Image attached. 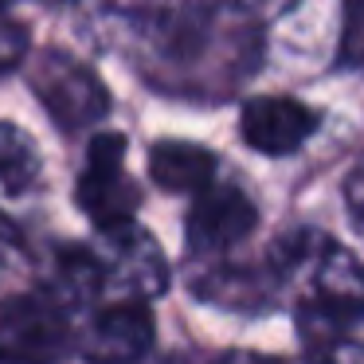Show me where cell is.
<instances>
[{"label":"cell","instance_id":"9c48e42d","mask_svg":"<svg viewBox=\"0 0 364 364\" xmlns=\"http://www.w3.org/2000/svg\"><path fill=\"white\" fill-rule=\"evenodd\" d=\"M149 173L168 192H200L215 176V157L192 141H161L149 149Z\"/></svg>","mask_w":364,"mask_h":364},{"label":"cell","instance_id":"30bf717a","mask_svg":"<svg viewBox=\"0 0 364 364\" xmlns=\"http://www.w3.org/2000/svg\"><path fill=\"white\" fill-rule=\"evenodd\" d=\"M43 294H51L63 309L87 306L90 298H98V294H102V270H98L95 251H87V247L59 251L55 255V270H51V282H48Z\"/></svg>","mask_w":364,"mask_h":364},{"label":"cell","instance_id":"7a4b0ae2","mask_svg":"<svg viewBox=\"0 0 364 364\" xmlns=\"http://www.w3.org/2000/svg\"><path fill=\"white\" fill-rule=\"evenodd\" d=\"M98 270H102V290L114 298H137L149 301L165 294L168 286V262L161 255L157 239L141 231L134 220L102 228V239L95 247Z\"/></svg>","mask_w":364,"mask_h":364},{"label":"cell","instance_id":"ac0fdd59","mask_svg":"<svg viewBox=\"0 0 364 364\" xmlns=\"http://www.w3.org/2000/svg\"><path fill=\"white\" fill-rule=\"evenodd\" d=\"M0 364H32V360H20V356H9V353H0Z\"/></svg>","mask_w":364,"mask_h":364},{"label":"cell","instance_id":"9a60e30c","mask_svg":"<svg viewBox=\"0 0 364 364\" xmlns=\"http://www.w3.org/2000/svg\"><path fill=\"white\" fill-rule=\"evenodd\" d=\"M24 255V239H20V228L0 212V267H9Z\"/></svg>","mask_w":364,"mask_h":364},{"label":"cell","instance_id":"2e32d148","mask_svg":"<svg viewBox=\"0 0 364 364\" xmlns=\"http://www.w3.org/2000/svg\"><path fill=\"white\" fill-rule=\"evenodd\" d=\"M212 364H278V360L259 356V353H223L220 360H212Z\"/></svg>","mask_w":364,"mask_h":364},{"label":"cell","instance_id":"277c9868","mask_svg":"<svg viewBox=\"0 0 364 364\" xmlns=\"http://www.w3.org/2000/svg\"><path fill=\"white\" fill-rule=\"evenodd\" d=\"M71 348L67 309L51 294H20L0 306V353L32 364H55Z\"/></svg>","mask_w":364,"mask_h":364},{"label":"cell","instance_id":"5b68a950","mask_svg":"<svg viewBox=\"0 0 364 364\" xmlns=\"http://www.w3.org/2000/svg\"><path fill=\"white\" fill-rule=\"evenodd\" d=\"M126 141L122 134H98L87 149V168L79 176V208L98 223V228H114V223L134 220L137 204V184L126 176Z\"/></svg>","mask_w":364,"mask_h":364},{"label":"cell","instance_id":"4fadbf2b","mask_svg":"<svg viewBox=\"0 0 364 364\" xmlns=\"http://www.w3.org/2000/svg\"><path fill=\"white\" fill-rule=\"evenodd\" d=\"M28 59V28L0 12V75H9Z\"/></svg>","mask_w":364,"mask_h":364},{"label":"cell","instance_id":"7c38bea8","mask_svg":"<svg viewBox=\"0 0 364 364\" xmlns=\"http://www.w3.org/2000/svg\"><path fill=\"white\" fill-rule=\"evenodd\" d=\"M341 67H364V0H345V28H341Z\"/></svg>","mask_w":364,"mask_h":364},{"label":"cell","instance_id":"ba28073f","mask_svg":"<svg viewBox=\"0 0 364 364\" xmlns=\"http://www.w3.org/2000/svg\"><path fill=\"white\" fill-rule=\"evenodd\" d=\"M317 129V110L306 102L286 95H267L251 98L239 114V134L251 149L267 153V157H286V153L301 149L309 134Z\"/></svg>","mask_w":364,"mask_h":364},{"label":"cell","instance_id":"8fae6325","mask_svg":"<svg viewBox=\"0 0 364 364\" xmlns=\"http://www.w3.org/2000/svg\"><path fill=\"white\" fill-rule=\"evenodd\" d=\"M40 181V149L20 126L0 122V188L28 192Z\"/></svg>","mask_w":364,"mask_h":364},{"label":"cell","instance_id":"8992f818","mask_svg":"<svg viewBox=\"0 0 364 364\" xmlns=\"http://www.w3.org/2000/svg\"><path fill=\"white\" fill-rule=\"evenodd\" d=\"M259 223L251 196L235 184H204L188 212V247L196 255H223L243 243Z\"/></svg>","mask_w":364,"mask_h":364},{"label":"cell","instance_id":"e0dca14e","mask_svg":"<svg viewBox=\"0 0 364 364\" xmlns=\"http://www.w3.org/2000/svg\"><path fill=\"white\" fill-rule=\"evenodd\" d=\"M220 4H231V9H251V4H259V0H220Z\"/></svg>","mask_w":364,"mask_h":364},{"label":"cell","instance_id":"5bb4252c","mask_svg":"<svg viewBox=\"0 0 364 364\" xmlns=\"http://www.w3.org/2000/svg\"><path fill=\"white\" fill-rule=\"evenodd\" d=\"M345 208H348V220L353 228L364 235V157L353 165V173L345 176Z\"/></svg>","mask_w":364,"mask_h":364},{"label":"cell","instance_id":"3957f363","mask_svg":"<svg viewBox=\"0 0 364 364\" xmlns=\"http://www.w3.org/2000/svg\"><path fill=\"white\" fill-rule=\"evenodd\" d=\"M32 90L63 129H87L110 110V95H106L102 79L63 51L36 55Z\"/></svg>","mask_w":364,"mask_h":364},{"label":"cell","instance_id":"6da1fadb","mask_svg":"<svg viewBox=\"0 0 364 364\" xmlns=\"http://www.w3.org/2000/svg\"><path fill=\"white\" fill-rule=\"evenodd\" d=\"M270 282L294 294L309 356L345 341V333L364 321V267L314 228H294L270 247Z\"/></svg>","mask_w":364,"mask_h":364},{"label":"cell","instance_id":"52a82bcc","mask_svg":"<svg viewBox=\"0 0 364 364\" xmlns=\"http://www.w3.org/2000/svg\"><path fill=\"white\" fill-rule=\"evenodd\" d=\"M153 345L149 306L137 298H114L87 321L79 348L90 364H134Z\"/></svg>","mask_w":364,"mask_h":364},{"label":"cell","instance_id":"d6986e66","mask_svg":"<svg viewBox=\"0 0 364 364\" xmlns=\"http://www.w3.org/2000/svg\"><path fill=\"white\" fill-rule=\"evenodd\" d=\"M9 4H16V0H0V12H4V9H9Z\"/></svg>","mask_w":364,"mask_h":364}]
</instances>
